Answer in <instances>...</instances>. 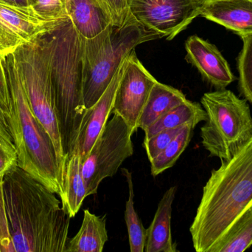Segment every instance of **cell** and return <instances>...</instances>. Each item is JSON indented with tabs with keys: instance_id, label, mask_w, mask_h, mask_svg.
<instances>
[{
	"instance_id": "15",
	"label": "cell",
	"mask_w": 252,
	"mask_h": 252,
	"mask_svg": "<svg viewBox=\"0 0 252 252\" xmlns=\"http://www.w3.org/2000/svg\"><path fill=\"white\" fill-rule=\"evenodd\" d=\"M177 187L169 188L163 195L158 205L154 220L147 229L145 252H176L171 232L173 204Z\"/></svg>"
},
{
	"instance_id": "33",
	"label": "cell",
	"mask_w": 252,
	"mask_h": 252,
	"mask_svg": "<svg viewBox=\"0 0 252 252\" xmlns=\"http://www.w3.org/2000/svg\"><path fill=\"white\" fill-rule=\"evenodd\" d=\"M69 0H66V7H67L68 3H69Z\"/></svg>"
},
{
	"instance_id": "2",
	"label": "cell",
	"mask_w": 252,
	"mask_h": 252,
	"mask_svg": "<svg viewBox=\"0 0 252 252\" xmlns=\"http://www.w3.org/2000/svg\"><path fill=\"white\" fill-rule=\"evenodd\" d=\"M252 205V139L213 170L189 228L197 252H213Z\"/></svg>"
},
{
	"instance_id": "18",
	"label": "cell",
	"mask_w": 252,
	"mask_h": 252,
	"mask_svg": "<svg viewBox=\"0 0 252 252\" xmlns=\"http://www.w3.org/2000/svg\"><path fill=\"white\" fill-rule=\"evenodd\" d=\"M188 100L181 90L157 81L141 114L138 129L144 131L166 112Z\"/></svg>"
},
{
	"instance_id": "28",
	"label": "cell",
	"mask_w": 252,
	"mask_h": 252,
	"mask_svg": "<svg viewBox=\"0 0 252 252\" xmlns=\"http://www.w3.org/2000/svg\"><path fill=\"white\" fill-rule=\"evenodd\" d=\"M16 163H17L16 146L0 136V176Z\"/></svg>"
},
{
	"instance_id": "20",
	"label": "cell",
	"mask_w": 252,
	"mask_h": 252,
	"mask_svg": "<svg viewBox=\"0 0 252 252\" xmlns=\"http://www.w3.org/2000/svg\"><path fill=\"white\" fill-rule=\"evenodd\" d=\"M207 119V114L201 105L188 100L175 107L152 125L144 130L145 139H149L161 130L184 127L188 124L196 127L197 124Z\"/></svg>"
},
{
	"instance_id": "24",
	"label": "cell",
	"mask_w": 252,
	"mask_h": 252,
	"mask_svg": "<svg viewBox=\"0 0 252 252\" xmlns=\"http://www.w3.org/2000/svg\"><path fill=\"white\" fill-rule=\"evenodd\" d=\"M244 45L238 60L240 90L252 103V34L240 36Z\"/></svg>"
},
{
	"instance_id": "31",
	"label": "cell",
	"mask_w": 252,
	"mask_h": 252,
	"mask_svg": "<svg viewBox=\"0 0 252 252\" xmlns=\"http://www.w3.org/2000/svg\"><path fill=\"white\" fill-rule=\"evenodd\" d=\"M6 1L14 3V4H22V5H28V0H6Z\"/></svg>"
},
{
	"instance_id": "23",
	"label": "cell",
	"mask_w": 252,
	"mask_h": 252,
	"mask_svg": "<svg viewBox=\"0 0 252 252\" xmlns=\"http://www.w3.org/2000/svg\"><path fill=\"white\" fill-rule=\"evenodd\" d=\"M195 127L192 124L185 126L176 138L166 146L165 149L158 156L150 161L153 176L155 177L158 176L175 165L189 145Z\"/></svg>"
},
{
	"instance_id": "27",
	"label": "cell",
	"mask_w": 252,
	"mask_h": 252,
	"mask_svg": "<svg viewBox=\"0 0 252 252\" xmlns=\"http://www.w3.org/2000/svg\"><path fill=\"white\" fill-rule=\"evenodd\" d=\"M111 24L122 27L130 17L127 0H97Z\"/></svg>"
},
{
	"instance_id": "29",
	"label": "cell",
	"mask_w": 252,
	"mask_h": 252,
	"mask_svg": "<svg viewBox=\"0 0 252 252\" xmlns=\"http://www.w3.org/2000/svg\"><path fill=\"white\" fill-rule=\"evenodd\" d=\"M0 105H1L4 113H5L6 117L8 120L9 124H10V112L8 88H7L5 75H4L1 62H0Z\"/></svg>"
},
{
	"instance_id": "4",
	"label": "cell",
	"mask_w": 252,
	"mask_h": 252,
	"mask_svg": "<svg viewBox=\"0 0 252 252\" xmlns=\"http://www.w3.org/2000/svg\"><path fill=\"white\" fill-rule=\"evenodd\" d=\"M10 101V124L17 151V164L60 198L63 177L54 143L31 110L16 66L14 53L0 59Z\"/></svg>"
},
{
	"instance_id": "32",
	"label": "cell",
	"mask_w": 252,
	"mask_h": 252,
	"mask_svg": "<svg viewBox=\"0 0 252 252\" xmlns=\"http://www.w3.org/2000/svg\"><path fill=\"white\" fill-rule=\"evenodd\" d=\"M195 1L202 5V4H205V3L210 2V1H216V0H195Z\"/></svg>"
},
{
	"instance_id": "1",
	"label": "cell",
	"mask_w": 252,
	"mask_h": 252,
	"mask_svg": "<svg viewBox=\"0 0 252 252\" xmlns=\"http://www.w3.org/2000/svg\"><path fill=\"white\" fill-rule=\"evenodd\" d=\"M17 163L0 176V252H65L71 217Z\"/></svg>"
},
{
	"instance_id": "10",
	"label": "cell",
	"mask_w": 252,
	"mask_h": 252,
	"mask_svg": "<svg viewBox=\"0 0 252 252\" xmlns=\"http://www.w3.org/2000/svg\"><path fill=\"white\" fill-rule=\"evenodd\" d=\"M56 22L43 19L30 5L0 0V59L33 41Z\"/></svg>"
},
{
	"instance_id": "19",
	"label": "cell",
	"mask_w": 252,
	"mask_h": 252,
	"mask_svg": "<svg viewBox=\"0 0 252 252\" xmlns=\"http://www.w3.org/2000/svg\"><path fill=\"white\" fill-rule=\"evenodd\" d=\"M87 196V186L82 173V163L76 152L68 158L65 165L62 207L71 218L79 211Z\"/></svg>"
},
{
	"instance_id": "11",
	"label": "cell",
	"mask_w": 252,
	"mask_h": 252,
	"mask_svg": "<svg viewBox=\"0 0 252 252\" xmlns=\"http://www.w3.org/2000/svg\"><path fill=\"white\" fill-rule=\"evenodd\" d=\"M157 81L133 50L126 60L125 71L118 86L112 114L122 117L133 133L137 131L141 114Z\"/></svg>"
},
{
	"instance_id": "16",
	"label": "cell",
	"mask_w": 252,
	"mask_h": 252,
	"mask_svg": "<svg viewBox=\"0 0 252 252\" xmlns=\"http://www.w3.org/2000/svg\"><path fill=\"white\" fill-rule=\"evenodd\" d=\"M67 12L77 32L84 38L96 36L111 24L97 0H69Z\"/></svg>"
},
{
	"instance_id": "25",
	"label": "cell",
	"mask_w": 252,
	"mask_h": 252,
	"mask_svg": "<svg viewBox=\"0 0 252 252\" xmlns=\"http://www.w3.org/2000/svg\"><path fill=\"white\" fill-rule=\"evenodd\" d=\"M28 4L47 21H58L69 17L66 0H28Z\"/></svg>"
},
{
	"instance_id": "22",
	"label": "cell",
	"mask_w": 252,
	"mask_h": 252,
	"mask_svg": "<svg viewBox=\"0 0 252 252\" xmlns=\"http://www.w3.org/2000/svg\"><path fill=\"white\" fill-rule=\"evenodd\" d=\"M128 187V198L126 204L125 220L128 234L129 245L131 252H145L147 239V229L144 227L134 208V192H133L132 174L127 169H122Z\"/></svg>"
},
{
	"instance_id": "21",
	"label": "cell",
	"mask_w": 252,
	"mask_h": 252,
	"mask_svg": "<svg viewBox=\"0 0 252 252\" xmlns=\"http://www.w3.org/2000/svg\"><path fill=\"white\" fill-rule=\"evenodd\" d=\"M252 246V205L230 228L213 252H242Z\"/></svg>"
},
{
	"instance_id": "26",
	"label": "cell",
	"mask_w": 252,
	"mask_h": 252,
	"mask_svg": "<svg viewBox=\"0 0 252 252\" xmlns=\"http://www.w3.org/2000/svg\"><path fill=\"white\" fill-rule=\"evenodd\" d=\"M185 127L161 130L149 139H144V147L149 161L158 156Z\"/></svg>"
},
{
	"instance_id": "9",
	"label": "cell",
	"mask_w": 252,
	"mask_h": 252,
	"mask_svg": "<svg viewBox=\"0 0 252 252\" xmlns=\"http://www.w3.org/2000/svg\"><path fill=\"white\" fill-rule=\"evenodd\" d=\"M129 13L141 25L168 40L200 16L195 0H127Z\"/></svg>"
},
{
	"instance_id": "3",
	"label": "cell",
	"mask_w": 252,
	"mask_h": 252,
	"mask_svg": "<svg viewBox=\"0 0 252 252\" xmlns=\"http://www.w3.org/2000/svg\"><path fill=\"white\" fill-rule=\"evenodd\" d=\"M47 48L65 159L72 155L87 109L83 99L82 41L69 17L41 35Z\"/></svg>"
},
{
	"instance_id": "6",
	"label": "cell",
	"mask_w": 252,
	"mask_h": 252,
	"mask_svg": "<svg viewBox=\"0 0 252 252\" xmlns=\"http://www.w3.org/2000/svg\"><path fill=\"white\" fill-rule=\"evenodd\" d=\"M201 102L207 114L201 128L203 146L210 156L229 161L252 139L250 105L226 89L204 93Z\"/></svg>"
},
{
	"instance_id": "12",
	"label": "cell",
	"mask_w": 252,
	"mask_h": 252,
	"mask_svg": "<svg viewBox=\"0 0 252 252\" xmlns=\"http://www.w3.org/2000/svg\"><path fill=\"white\" fill-rule=\"evenodd\" d=\"M127 56L120 65L106 91L100 99L91 108L87 109L86 112L76 145L72 152V154L76 152L79 155L81 163L86 159L93 149L97 138L109 121L113 109L118 86L125 71Z\"/></svg>"
},
{
	"instance_id": "17",
	"label": "cell",
	"mask_w": 252,
	"mask_h": 252,
	"mask_svg": "<svg viewBox=\"0 0 252 252\" xmlns=\"http://www.w3.org/2000/svg\"><path fill=\"white\" fill-rule=\"evenodd\" d=\"M108 241L106 216H97L86 210L81 229L69 239L65 252H102Z\"/></svg>"
},
{
	"instance_id": "14",
	"label": "cell",
	"mask_w": 252,
	"mask_h": 252,
	"mask_svg": "<svg viewBox=\"0 0 252 252\" xmlns=\"http://www.w3.org/2000/svg\"><path fill=\"white\" fill-rule=\"evenodd\" d=\"M200 16L238 36L252 34V0H216L202 4Z\"/></svg>"
},
{
	"instance_id": "30",
	"label": "cell",
	"mask_w": 252,
	"mask_h": 252,
	"mask_svg": "<svg viewBox=\"0 0 252 252\" xmlns=\"http://www.w3.org/2000/svg\"><path fill=\"white\" fill-rule=\"evenodd\" d=\"M0 136H2L7 142L14 144L11 127L1 105H0Z\"/></svg>"
},
{
	"instance_id": "7",
	"label": "cell",
	"mask_w": 252,
	"mask_h": 252,
	"mask_svg": "<svg viewBox=\"0 0 252 252\" xmlns=\"http://www.w3.org/2000/svg\"><path fill=\"white\" fill-rule=\"evenodd\" d=\"M13 53L31 110L51 137L64 178L66 159L56 115L48 56L41 35Z\"/></svg>"
},
{
	"instance_id": "5",
	"label": "cell",
	"mask_w": 252,
	"mask_h": 252,
	"mask_svg": "<svg viewBox=\"0 0 252 252\" xmlns=\"http://www.w3.org/2000/svg\"><path fill=\"white\" fill-rule=\"evenodd\" d=\"M162 38L130 14L122 27L110 25L96 36L82 41L83 99L86 109L101 97L123 61L142 43Z\"/></svg>"
},
{
	"instance_id": "13",
	"label": "cell",
	"mask_w": 252,
	"mask_h": 252,
	"mask_svg": "<svg viewBox=\"0 0 252 252\" xmlns=\"http://www.w3.org/2000/svg\"><path fill=\"white\" fill-rule=\"evenodd\" d=\"M186 59L216 88L225 89L235 80L229 64L214 44L192 36L185 43Z\"/></svg>"
},
{
	"instance_id": "8",
	"label": "cell",
	"mask_w": 252,
	"mask_h": 252,
	"mask_svg": "<svg viewBox=\"0 0 252 252\" xmlns=\"http://www.w3.org/2000/svg\"><path fill=\"white\" fill-rule=\"evenodd\" d=\"M133 134L125 120L113 114L82 163L87 196L97 194L101 182L115 176L123 163L133 155Z\"/></svg>"
}]
</instances>
